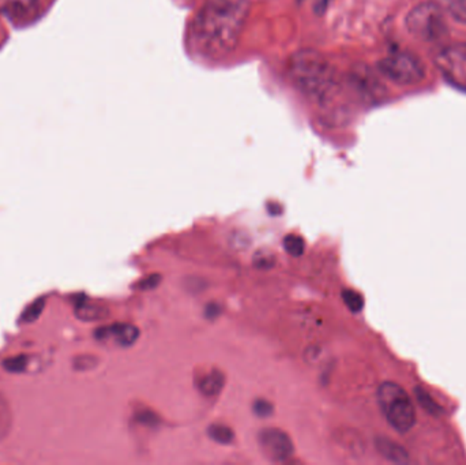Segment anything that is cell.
I'll list each match as a JSON object with an SVG mask.
<instances>
[{
  "label": "cell",
  "mask_w": 466,
  "mask_h": 465,
  "mask_svg": "<svg viewBox=\"0 0 466 465\" xmlns=\"http://www.w3.org/2000/svg\"><path fill=\"white\" fill-rule=\"evenodd\" d=\"M284 248L290 256L299 257L304 253L306 245H304L303 238L298 237V235H288L284 239Z\"/></svg>",
  "instance_id": "cell-15"
},
{
  "label": "cell",
  "mask_w": 466,
  "mask_h": 465,
  "mask_svg": "<svg viewBox=\"0 0 466 465\" xmlns=\"http://www.w3.org/2000/svg\"><path fill=\"white\" fill-rule=\"evenodd\" d=\"M254 264L257 265L258 268H260V269H268V268L273 267V256H270L268 253L257 254Z\"/></svg>",
  "instance_id": "cell-19"
},
{
  "label": "cell",
  "mask_w": 466,
  "mask_h": 465,
  "mask_svg": "<svg viewBox=\"0 0 466 465\" xmlns=\"http://www.w3.org/2000/svg\"><path fill=\"white\" fill-rule=\"evenodd\" d=\"M435 65L451 86L466 92V44L446 46L435 57Z\"/></svg>",
  "instance_id": "cell-6"
},
{
  "label": "cell",
  "mask_w": 466,
  "mask_h": 465,
  "mask_svg": "<svg viewBox=\"0 0 466 465\" xmlns=\"http://www.w3.org/2000/svg\"><path fill=\"white\" fill-rule=\"evenodd\" d=\"M224 377L220 371H212V373L205 376L199 382V390L205 396H215L223 389Z\"/></svg>",
  "instance_id": "cell-11"
},
{
  "label": "cell",
  "mask_w": 466,
  "mask_h": 465,
  "mask_svg": "<svg viewBox=\"0 0 466 465\" xmlns=\"http://www.w3.org/2000/svg\"><path fill=\"white\" fill-rule=\"evenodd\" d=\"M410 35L423 41H437L448 33L445 14L434 3H423L413 8L407 16Z\"/></svg>",
  "instance_id": "cell-4"
},
{
  "label": "cell",
  "mask_w": 466,
  "mask_h": 465,
  "mask_svg": "<svg viewBox=\"0 0 466 465\" xmlns=\"http://www.w3.org/2000/svg\"><path fill=\"white\" fill-rule=\"evenodd\" d=\"M5 370L13 371V373H21L27 368V358H11V359L5 360Z\"/></svg>",
  "instance_id": "cell-17"
},
{
  "label": "cell",
  "mask_w": 466,
  "mask_h": 465,
  "mask_svg": "<svg viewBox=\"0 0 466 465\" xmlns=\"http://www.w3.org/2000/svg\"><path fill=\"white\" fill-rule=\"evenodd\" d=\"M139 330L134 325L130 324H116L109 328H101L96 332V338L100 340H106V339H114L119 346L128 347L136 343L138 339Z\"/></svg>",
  "instance_id": "cell-8"
},
{
  "label": "cell",
  "mask_w": 466,
  "mask_h": 465,
  "mask_svg": "<svg viewBox=\"0 0 466 465\" xmlns=\"http://www.w3.org/2000/svg\"><path fill=\"white\" fill-rule=\"evenodd\" d=\"M260 450L268 460L282 463L292 456L293 444L287 433L279 429H263L258 436Z\"/></svg>",
  "instance_id": "cell-7"
},
{
  "label": "cell",
  "mask_w": 466,
  "mask_h": 465,
  "mask_svg": "<svg viewBox=\"0 0 466 465\" xmlns=\"http://www.w3.org/2000/svg\"><path fill=\"white\" fill-rule=\"evenodd\" d=\"M377 450H380L383 458L394 461V463H405V461H408V453L405 452L404 448L399 447V445L389 441V440L378 439Z\"/></svg>",
  "instance_id": "cell-10"
},
{
  "label": "cell",
  "mask_w": 466,
  "mask_h": 465,
  "mask_svg": "<svg viewBox=\"0 0 466 465\" xmlns=\"http://www.w3.org/2000/svg\"><path fill=\"white\" fill-rule=\"evenodd\" d=\"M254 412L259 417H270L273 414V406H271L268 401L266 400H258L257 403L254 404Z\"/></svg>",
  "instance_id": "cell-18"
},
{
  "label": "cell",
  "mask_w": 466,
  "mask_h": 465,
  "mask_svg": "<svg viewBox=\"0 0 466 465\" xmlns=\"http://www.w3.org/2000/svg\"><path fill=\"white\" fill-rule=\"evenodd\" d=\"M79 318L85 319V321H96V319H101L106 317V310L103 308H98L95 305H81L76 310Z\"/></svg>",
  "instance_id": "cell-13"
},
{
  "label": "cell",
  "mask_w": 466,
  "mask_h": 465,
  "mask_svg": "<svg viewBox=\"0 0 466 465\" xmlns=\"http://www.w3.org/2000/svg\"><path fill=\"white\" fill-rule=\"evenodd\" d=\"M158 278L157 276H153V278H147V280L144 281V288H152V287L157 286Z\"/></svg>",
  "instance_id": "cell-21"
},
{
  "label": "cell",
  "mask_w": 466,
  "mask_h": 465,
  "mask_svg": "<svg viewBox=\"0 0 466 465\" xmlns=\"http://www.w3.org/2000/svg\"><path fill=\"white\" fill-rule=\"evenodd\" d=\"M249 14V0H205L191 25V41L199 54L221 59L240 40Z\"/></svg>",
  "instance_id": "cell-1"
},
{
  "label": "cell",
  "mask_w": 466,
  "mask_h": 465,
  "mask_svg": "<svg viewBox=\"0 0 466 465\" xmlns=\"http://www.w3.org/2000/svg\"><path fill=\"white\" fill-rule=\"evenodd\" d=\"M377 398L380 411L394 430L408 433L415 426L416 411L412 399L400 385L383 382L378 388Z\"/></svg>",
  "instance_id": "cell-3"
},
{
  "label": "cell",
  "mask_w": 466,
  "mask_h": 465,
  "mask_svg": "<svg viewBox=\"0 0 466 465\" xmlns=\"http://www.w3.org/2000/svg\"><path fill=\"white\" fill-rule=\"evenodd\" d=\"M210 439L215 440L218 444H231L233 441V431L223 425H215L209 429Z\"/></svg>",
  "instance_id": "cell-14"
},
{
  "label": "cell",
  "mask_w": 466,
  "mask_h": 465,
  "mask_svg": "<svg viewBox=\"0 0 466 465\" xmlns=\"http://www.w3.org/2000/svg\"><path fill=\"white\" fill-rule=\"evenodd\" d=\"M442 3L454 19L466 24V0H442Z\"/></svg>",
  "instance_id": "cell-12"
},
{
  "label": "cell",
  "mask_w": 466,
  "mask_h": 465,
  "mask_svg": "<svg viewBox=\"0 0 466 465\" xmlns=\"http://www.w3.org/2000/svg\"><path fill=\"white\" fill-rule=\"evenodd\" d=\"M342 298H344L345 305H347L353 313H360V311L363 310L364 299L359 292L347 289V291L342 292Z\"/></svg>",
  "instance_id": "cell-16"
},
{
  "label": "cell",
  "mask_w": 466,
  "mask_h": 465,
  "mask_svg": "<svg viewBox=\"0 0 466 465\" xmlns=\"http://www.w3.org/2000/svg\"><path fill=\"white\" fill-rule=\"evenodd\" d=\"M38 0H0V14L10 19H24L32 15Z\"/></svg>",
  "instance_id": "cell-9"
},
{
  "label": "cell",
  "mask_w": 466,
  "mask_h": 465,
  "mask_svg": "<svg viewBox=\"0 0 466 465\" xmlns=\"http://www.w3.org/2000/svg\"><path fill=\"white\" fill-rule=\"evenodd\" d=\"M288 73L299 90L314 101L330 100L339 89L331 63L315 49H301L290 56Z\"/></svg>",
  "instance_id": "cell-2"
},
{
  "label": "cell",
  "mask_w": 466,
  "mask_h": 465,
  "mask_svg": "<svg viewBox=\"0 0 466 465\" xmlns=\"http://www.w3.org/2000/svg\"><path fill=\"white\" fill-rule=\"evenodd\" d=\"M380 71L391 82L402 86L419 84L426 76L423 63L410 52H396L380 62Z\"/></svg>",
  "instance_id": "cell-5"
},
{
  "label": "cell",
  "mask_w": 466,
  "mask_h": 465,
  "mask_svg": "<svg viewBox=\"0 0 466 465\" xmlns=\"http://www.w3.org/2000/svg\"><path fill=\"white\" fill-rule=\"evenodd\" d=\"M43 306L44 300H38L37 303H35V305L30 306V308H27L26 311H25L24 319H26V321H33V319L37 318L38 314H40L41 308H43Z\"/></svg>",
  "instance_id": "cell-20"
}]
</instances>
